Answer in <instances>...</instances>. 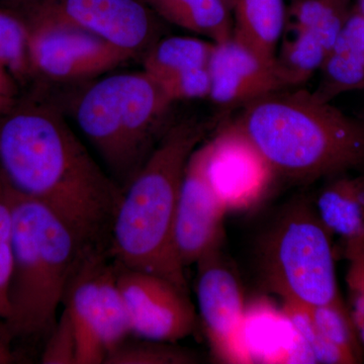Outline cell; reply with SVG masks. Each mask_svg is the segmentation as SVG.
Masks as SVG:
<instances>
[{"label": "cell", "mask_w": 364, "mask_h": 364, "mask_svg": "<svg viewBox=\"0 0 364 364\" xmlns=\"http://www.w3.org/2000/svg\"><path fill=\"white\" fill-rule=\"evenodd\" d=\"M356 7H358L359 11H360V13L363 14L364 16V0H358V4L356 6Z\"/></svg>", "instance_id": "32"}, {"label": "cell", "mask_w": 364, "mask_h": 364, "mask_svg": "<svg viewBox=\"0 0 364 364\" xmlns=\"http://www.w3.org/2000/svg\"><path fill=\"white\" fill-rule=\"evenodd\" d=\"M14 338L6 320L0 318V364L11 363L14 361L11 350V340Z\"/></svg>", "instance_id": "28"}, {"label": "cell", "mask_w": 364, "mask_h": 364, "mask_svg": "<svg viewBox=\"0 0 364 364\" xmlns=\"http://www.w3.org/2000/svg\"><path fill=\"white\" fill-rule=\"evenodd\" d=\"M155 83L171 104L176 100H195L210 95V78L208 67L191 69Z\"/></svg>", "instance_id": "26"}, {"label": "cell", "mask_w": 364, "mask_h": 364, "mask_svg": "<svg viewBox=\"0 0 364 364\" xmlns=\"http://www.w3.org/2000/svg\"><path fill=\"white\" fill-rule=\"evenodd\" d=\"M28 30L33 75L55 81L97 77L134 59L129 53L80 28L42 20H23Z\"/></svg>", "instance_id": "9"}, {"label": "cell", "mask_w": 364, "mask_h": 364, "mask_svg": "<svg viewBox=\"0 0 364 364\" xmlns=\"http://www.w3.org/2000/svg\"><path fill=\"white\" fill-rule=\"evenodd\" d=\"M14 262L13 215L11 205L0 198V318L9 315V289Z\"/></svg>", "instance_id": "25"}, {"label": "cell", "mask_w": 364, "mask_h": 364, "mask_svg": "<svg viewBox=\"0 0 364 364\" xmlns=\"http://www.w3.org/2000/svg\"><path fill=\"white\" fill-rule=\"evenodd\" d=\"M122 342L105 359V364L193 363L195 358L188 352L167 345L166 342L136 338Z\"/></svg>", "instance_id": "24"}, {"label": "cell", "mask_w": 364, "mask_h": 364, "mask_svg": "<svg viewBox=\"0 0 364 364\" xmlns=\"http://www.w3.org/2000/svg\"><path fill=\"white\" fill-rule=\"evenodd\" d=\"M214 43L193 37L157 41L144 55L143 71L155 82L191 69L208 67Z\"/></svg>", "instance_id": "20"}, {"label": "cell", "mask_w": 364, "mask_h": 364, "mask_svg": "<svg viewBox=\"0 0 364 364\" xmlns=\"http://www.w3.org/2000/svg\"><path fill=\"white\" fill-rule=\"evenodd\" d=\"M196 264L198 311L212 353L223 363H251L245 342L247 312L238 277L221 247Z\"/></svg>", "instance_id": "11"}, {"label": "cell", "mask_w": 364, "mask_h": 364, "mask_svg": "<svg viewBox=\"0 0 364 364\" xmlns=\"http://www.w3.org/2000/svg\"><path fill=\"white\" fill-rule=\"evenodd\" d=\"M205 135L203 124L170 127L123 189L109 253L121 267L160 275L188 293L174 246V220L184 170Z\"/></svg>", "instance_id": "3"}, {"label": "cell", "mask_w": 364, "mask_h": 364, "mask_svg": "<svg viewBox=\"0 0 364 364\" xmlns=\"http://www.w3.org/2000/svg\"><path fill=\"white\" fill-rule=\"evenodd\" d=\"M2 191L49 208L86 249L109 247L123 188L51 105L14 102L0 117Z\"/></svg>", "instance_id": "1"}, {"label": "cell", "mask_w": 364, "mask_h": 364, "mask_svg": "<svg viewBox=\"0 0 364 364\" xmlns=\"http://www.w3.org/2000/svg\"><path fill=\"white\" fill-rule=\"evenodd\" d=\"M331 238L306 200L284 208L261 243L260 270L268 289L284 301L308 306L341 299Z\"/></svg>", "instance_id": "6"}, {"label": "cell", "mask_w": 364, "mask_h": 364, "mask_svg": "<svg viewBox=\"0 0 364 364\" xmlns=\"http://www.w3.org/2000/svg\"><path fill=\"white\" fill-rule=\"evenodd\" d=\"M226 213L208 181L205 152L198 145L184 170L174 220V246L184 267L222 247Z\"/></svg>", "instance_id": "13"}, {"label": "cell", "mask_w": 364, "mask_h": 364, "mask_svg": "<svg viewBox=\"0 0 364 364\" xmlns=\"http://www.w3.org/2000/svg\"><path fill=\"white\" fill-rule=\"evenodd\" d=\"M18 93V81L9 73L6 67L0 63V95L16 98Z\"/></svg>", "instance_id": "29"}, {"label": "cell", "mask_w": 364, "mask_h": 364, "mask_svg": "<svg viewBox=\"0 0 364 364\" xmlns=\"http://www.w3.org/2000/svg\"><path fill=\"white\" fill-rule=\"evenodd\" d=\"M282 48L275 56L277 67L287 87L306 82L321 70L329 52L311 33L287 23Z\"/></svg>", "instance_id": "21"}, {"label": "cell", "mask_w": 364, "mask_h": 364, "mask_svg": "<svg viewBox=\"0 0 364 364\" xmlns=\"http://www.w3.org/2000/svg\"><path fill=\"white\" fill-rule=\"evenodd\" d=\"M21 20H42L80 28L134 58L157 42L153 11L142 0H0Z\"/></svg>", "instance_id": "8"}, {"label": "cell", "mask_w": 364, "mask_h": 364, "mask_svg": "<svg viewBox=\"0 0 364 364\" xmlns=\"http://www.w3.org/2000/svg\"><path fill=\"white\" fill-rule=\"evenodd\" d=\"M351 11L350 0H296L287 18L314 36L330 53Z\"/></svg>", "instance_id": "22"}, {"label": "cell", "mask_w": 364, "mask_h": 364, "mask_svg": "<svg viewBox=\"0 0 364 364\" xmlns=\"http://www.w3.org/2000/svg\"><path fill=\"white\" fill-rule=\"evenodd\" d=\"M332 178L314 205L318 219L343 245L364 240V176L340 174Z\"/></svg>", "instance_id": "17"}, {"label": "cell", "mask_w": 364, "mask_h": 364, "mask_svg": "<svg viewBox=\"0 0 364 364\" xmlns=\"http://www.w3.org/2000/svg\"><path fill=\"white\" fill-rule=\"evenodd\" d=\"M282 313L314 363L352 364L363 360L358 330L342 299L313 306L284 301Z\"/></svg>", "instance_id": "15"}, {"label": "cell", "mask_w": 364, "mask_h": 364, "mask_svg": "<svg viewBox=\"0 0 364 364\" xmlns=\"http://www.w3.org/2000/svg\"><path fill=\"white\" fill-rule=\"evenodd\" d=\"M172 25L218 43L233 36L231 9L225 0H142Z\"/></svg>", "instance_id": "18"}, {"label": "cell", "mask_w": 364, "mask_h": 364, "mask_svg": "<svg viewBox=\"0 0 364 364\" xmlns=\"http://www.w3.org/2000/svg\"><path fill=\"white\" fill-rule=\"evenodd\" d=\"M225 1H226L228 6H229L230 9H231V11H232V7H233L234 0H225Z\"/></svg>", "instance_id": "33"}, {"label": "cell", "mask_w": 364, "mask_h": 364, "mask_svg": "<svg viewBox=\"0 0 364 364\" xmlns=\"http://www.w3.org/2000/svg\"><path fill=\"white\" fill-rule=\"evenodd\" d=\"M233 35L267 58L275 59L287 25L284 0H234Z\"/></svg>", "instance_id": "19"}, {"label": "cell", "mask_w": 364, "mask_h": 364, "mask_svg": "<svg viewBox=\"0 0 364 364\" xmlns=\"http://www.w3.org/2000/svg\"><path fill=\"white\" fill-rule=\"evenodd\" d=\"M171 105L144 71L105 76L78 98L76 123L122 188L164 135Z\"/></svg>", "instance_id": "5"}, {"label": "cell", "mask_w": 364, "mask_h": 364, "mask_svg": "<svg viewBox=\"0 0 364 364\" xmlns=\"http://www.w3.org/2000/svg\"><path fill=\"white\" fill-rule=\"evenodd\" d=\"M16 98L6 97V95H0V117L6 114L9 109L13 107Z\"/></svg>", "instance_id": "30"}, {"label": "cell", "mask_w": 364, "mask_h": 364, "mask_svg": "<svg viewBox=\"0 0 364 364\" xmlns=\"http://www.w3.org/2000/svg\"><path fill=\"white\" fill-rule=\"evenodd\" d=\"M116 273L131 335L173 343L193 332L196 314L188 293L154 273L117 263Z\"/></svg>", "instance_id": "10"}, {"label": "cell", "mask_w": 364, "mask_h": 364, "mask_svg": "<svg viewBox=\"0 0 364 364\" xmlns=\"http://www.w3.org/2000/svg\"><path fill=\"white\" fill-rule=\"evenodd\" d=\"M203 148L208 181L227 212L252 208L267 193L274 169L237 122Z\"/></svg>", "instance_id": "12"}, {"label": "cell", "mask_w": 364, "mask_h": 364, "mask_svg": "<svg viewBox=\"0 0 364 364\" xmlns=\"http://www.w3.org/2000/svg\"><path fill=\"white\" fill-rule=\"evenodd\" d=\"M2 196L13 215L14 262L6 322L14 337L48 335L79 263L93 250L43 203L4 191Z\"/></svg>", "instance_id": "4"}, {"label": "cell", "mask_w": 364, "mask_h": 364, "mask_svg": "<svg viewBox=\"0 0 364 364\" xmlns=\"http://www.w3.org/2000/svg\"><path fill=\"white\" fill-rule=\"evenodd\" d=\"M316 97L324 102L347 92L364 90V16L352 9L322 68Z\"/></svg>", "instance_id": "16"}, {"label": "cell", "mask_w": 364, "mask_h": 364, "mask_svg": "<svg viewBox=\"0 0 364 364\" xmlns=\"http://www.w3.org/2000/svg\"><path fill=\"white\" fill-rule=\"evenodd\" d=\"M208 69V97L222 107L246 105L287 88L277 60L263 56L234 35L214 43Z\"/></svg>", "instance_id": "14"}, {"label": "cell", "mask_w": 364, "mask_h": 364, "mask_svg": "<svg viewBox=\"0 0 364 364\" xmlns=\"http://www.w3.org/2000/svg\"><path fill=\"white\" fill-rule=\"evenodd\" d=\"M344 256L348 261L346 284L350 299V313L364 317V240L344 244Z\"/></svg>", "instance_id": "27"}, {"label": "cell", "mask_w": 364, "mask_h": 364, "mask_svg": "<svg viewBox=\"0 0 364 364\" xmlns=\"http://www.w3.org/2000/svg\"><path fill=\"white\" fill-rule=\"evenodd\" d=\"M245 107L237 123L275 173L313 181L364 166V119L344 114L315 93L280 90Z\"/></svg>", "instance_id": "2"}, {"label": "cell", "mask_w": 364, "mask_h": 364, "mask_svg": "<svg viewBox=\"0 0 364 364\" xmlns=\"http://www.w3.org/2000/svg\"><path fill=\"white\" fill-rule=\"evenodd\" d=\"M2 196V181H1V174H0V198Z\"/></svg>", "instance_id": "34"}, {"label": "cell", "mask_w": 364, "mask_h": 364, "mask_svg": "<svg viewBox=\"0 0 364 364\" xmlns=\"http://www.w3.org/2000/svg\"><path fill=\"white\" fill-rule=\"evenodd\" d=\"M105 256V251L85 254L64 298L61 318L73 339L75 364L105 363L131 335L116 264H107Z\"/></svg>", "instance_id": "7"}, {"label": "cell", "mask_w": 364, "mask_h": 364, "mask_svg": "<svg viewBox=\"0 0 364 364\" xmlns=\"http://www.w3.org/2000/svg\"><path fill=\"white\" fill-rule=\"evenodd\" d=\"M0 63L18 83L26 82L33 76L25 23L18 14L4 6H0Z\"/></svg>", "instance_id": "23"}, {"label": "cell", "mask_w": 364, "mask_h": 364, "mask_svg": "<svg viewBox=\"0 0 364 364\" xmlns=\"http://www.w3.org/2000/svg\"><path fill=\"white\" fill-rule=\"evenodd\" d=\"M350 314L356 330H358L359 339H360L361 343L364 345V317L363 316L356 315V314Z\"/></svg>", "instance_id": "31"}]
</instances>
